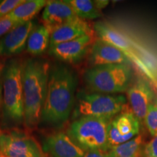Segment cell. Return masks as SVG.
<instances>
[{"label": "cell", "mask_w": 157, "mask_h": 157, "mask_svg": "<svg viewBox=\"0 0 157 157\" xmlns=\"http://www.w3.org/2000/svg\"><path fill=\"white\" fill-rule=\"evenodd\" d=\"M34 27L33 21L19 24L4 36L0 40V56H14L23 52Z\"/></svg>", "instance_id": "5bb4252c"}, {"label": "cell", "mask_w": 157, "mask_h": 157, "mask_svg": "<svg viewBox=\"0 0 157 157\" xmlns=\"http://www.w3.org/2000/svg\"><path fill=\"white\" fill-rule=\"evenodd\" d=\"M76 86V74L67 66L58 64L50 70L41 117L43 122L58 127L68 120L74 106Z\"/></svg>", "instance_id": "6da1fadb"}, {"label": "cell", "mask_w": 157, "mask_h": 157, "mask_svg": "<svg viewBox=\"0 0 157 157\" xmlns=\"http://www.w3.org/2000/svg\"><path fill=\"white\" fill-rule=\"evenodd\" d=\"M4 66H3V65L0 64V77H1L2 74V71H3Z\"/></svg>", "instance_id": "4316f807"}, {"label": "cell", "mask_w": 157, "mask_h": 157, "mask_svg": "<svg viewBox=\"0 0 157 157\" xmlns=\"http://www.w3.org/2000/svg\"><path fill=\"white\" fill-rule=\"evenodd\" d=\"M126 105V98L123 95L99 93H78L73 117L78 119L82 117H94L112 119L124 111Z\"/></svg>", "instance_id": "8992f818"}, {"label": "cell", "mask_w": 157, "mask_h": 157, "mask_svg": "<svg viewBox=\"0 0 157 157\" xmlns=\"http://www.w3.org/2000/svg\"><path fill=\"white\" fill-rule=\"evenodd\" d=\"M79 18L72 7L65 1H48L43 10L42 20L43 25L51 33L61 25Z\"/></svg>", "instance_id": "7c38bea8"}, {"label": "cell", "mask_w": 157, "mask_h": 157, "mask_svg": "<svg viewBox=\"0 0 157 157\" xmlns=\"http://www.w3.org/2000/svg\"><path fill=\"white\" fill-rule=\"evenodd\" d=\"M50 71V65L42 59L29 58L23 63L24 121L28 127H33L41 119Z\"/></svg>", "instance_id": "7a4b0ae2"}, {"label": "cell", "mask_w": 157, "mask_h": 157, "mask_svg": "<svg viewBox=\"0 0 157 157\" xmlns=\"http://www.w3.org/2000/svg\"><path fill=\"white\" fill-rule=\"evenodd\" d=\"M68 3L76 15L82 20H93L102 16L101 10L97 1L91 0H64Z\"/></svg>", "instance_id": "ffe728a7"}, {"label": "cell", "mask_w": 157, "mask_h": 157, "mask_svg": "<svg viewBox=\"0 0 157 157\" xmlns=\"http://www.w3.org/2000/svg\"><path fill=\"white\" fill-rule=\"evenodd\" d=\"M47 2L45 0H24L8 16L18 24L30 22L41 10L44 8Z\"/></svg>", "instance_id": "e0dca14e"}, {"label": "cell", "mask_w": 157, "mask_h": 157, "mask_svg": "<svg viewBox=\"0 0 157 157\" xmlns=\"http://www.w3.org/2000/svg\"><path fill=\"white\" fill-rule=\"evenodd\" d=\"M144 122L149 132L153 136L157 135V98H155L149 107L145 117Z\"/></svg>", "instance_id": "44dd1931"}, {"label": "cell", "mask_w": 157, "mask_h": 157, "mask_svg": "<svg viewBox=\"0 0 157 157\" xmlns=\"http://www.w3.org/2000/svg\"><path fill=\"white\" fill-rule=\"evenodd\" d=\"M111 119L94 117H82L71 124L68 135L84 151L101 150L108 151V127Z\"/></svg>", "instance_id": "5b68a950"}, {"label": "cell", "mask_w": 157, "mask_h": 157, "mask_svg": "<svg viewBox=\"0 0 157 157\" xmlns=\"http://www.w3.org/2000/svg\"><path fill=\"white\" fill-rule=\"evenodd\" d=\"M2 87L1 84H0V112H1L2 104Z\"/></svg>", "instance_id": "484cf974"}, {"label": "cell", "mask_w": 157, "mask_h": 157, "mask_svg": "<svg viewBox=\"0 0 157 157\" xmlns=\"http://www.w3.org/2000/svg\"><path fill=\"white\" fill-rule=\"evenodd\" d=\"M140 122L134 113L122 111L111 119L108 127L110 148L132 140L140 132Z\"/></svg>", "instance_id": "9c48e42d"}, {"label": "cell", "mask_w": 157, "mask_h": 157, "mask_svg": "<svg viewBox=\"0 0 157 157\" xmlns=\"http://www.w3.org/2000/svg\"><path fill=\"white\" fill-rule=\"evenodd\" d=\"M24 0H4L0 2V18L7 15Z\"/></svg>", "instance_id": "7402d4cb"}, {"label": "cell", "mask_w": 157, "mask_h": 157, "mask_svg": "<svg viewBox=\"0 0 157 157\" xmlns=\"http://www.w3.org/2000/svg\"><path fill=\"white\" fill-rule=\"evenodd\" d=\"M127 98L132 113L137 119L144 121L147 111L155 100V93L148 80L138 77L127 90Z\"/></svg>", "instance_id": "30bf717a"}, {"label": "cell", "mask_w": 157, "mask_h": 157, "mask_svg": "<svg viewBox=\"0 0 157 157\" xmlns=\"http://www.w3.org/2000/svg\"><path fill=\"white\" fill-rule=\"evenodd\" d=\"M19 24L8 16V15L0 18V37L5 36L12 29Z\"/></svg>", "instance_id": "603a6c76"}, {"label": "cell", "mask_w": 157, "mask_h": 157, "mask_svg": "<svg viewBox=\"0 0 157 157\" xmlns=\"http://www.w3.org/2000/svg\"><path fill=\"white\" fill-rule=\"evenodd\" d=\"M90 62L93 66L109 64H127L131 61L125 53L117 47L98 39L90 49Z\"/></svg>", "instance_id": "4fadbf2b"}, {"label": "cell", "mask_w": 157, "mask_h": 157, "mask_svg": "<svg viewBox=\"0 0 157 157\" xmlns=\"http://www.w3.org/2000/svg\"><path fill=\"white\" fill-rule=\"evenodd\" d=\"M94 42V35H85L69 42L50 47L49 53L63 62L75 64L84 58Z\"/></svg>", "instance_id": "8fae6325"}, {"label": "cell", "mask_w": 157, "mask_h": 157, "mask_svg": "<svg viewBox=\"0 0 157 157\" xmlns=\"http://www.w3.org/2000/svg\"><path fill=\"white\" fill-rule=\"evenodd\" d=\"M44 148L50 157H84L85 151L68 135L57 132L47 137Z\"/></svg>", "instance_id": "9a60e30c"}, {"label": "cell", "mask_w": 157, "mask_h": 157, "mask_svg": "<svg viewBox=\"0 0 157 157\" xmlns=\"http://www.w3.org/2000/svg\"><path fill=\"white\" fill-rule=\"evenodd\" d=\"M143 137L138 135L132 140L114 146L109 150L111 157H144Z\"/></svg>", "instance_id": "d6986e66"}, {"label": "cell", "mask_w": 157, "mask_h": 157, "mask_svg": "<svg viewBox=\"0 0 157 157\" xmlns=\"http://www.w3.org/2000/svg\"><path fill=\"white\" fill-rule=\"evenodd\" d=\"M0 157H44V154L34 137L12 131L0 134Z\"/></svg>", "instance_id": "52a82bcc"}, {"label": "cell", "mask_w": 157, "mask_h": 157, "mask_svg": "<svg viewBox=\"0 0 157 157\" xmlns=\"http://www.w3.org/2000/svg\"><path fill=\"white\" fill-rule=\"evenodd\" d=\"M94 30L98 35L99 39L117 47L128 57L131 61L140 67L147 75L152 76V73L143 63L142 59L137 52L134 45L126 36L120 32L112 25L105 22H97L94 24Z\"/></svg>", "instance_id": "ba28073f"}, {"label": "cell", "mask_w": 157, "mask_h": 157, "mask_svg": "<svg viewBox=\"0 0 157 157\" xmlns=\"http://www.w3.org/2000/svg\"><path fill=\"white\" fill-rule=\"evenodd\" d=\"M144 157H157V135L153 136L151 140L143 148Z\"/></svg>", "instance_id": "cb8c5ba5"}, {"label": "cell", "mask_w": 157, "mask_h": 157, "mask_svg": "<svg viewBox=\"0 0 157 157\" xmlns=\"http://www.w3.org/2000/svg\"><path fill=\"white\" fill-rule=\"evenodd\" d=\"M2 2V1H0V2Z\"/></svg>", "instance_id": "83f0119b"}, {"label": "cell", "mask_w": 157, "mask_h": 157, "mask_svg": "<svg viewBox=\"0 0 157 157\" xmlns=\"http://www.w3.org/2000/svg\"><path fill=\"white\" fill-rule=\"evenodd\" d=\"M94 35V31L84 20L77 18L61 25L51 33L50 47L79 38Z\"/></svg>", "instance_id": "2e32d148"}, {"label": "cell", "mask_w": 157, "mask_h": 157, "mask_svg": "<svg viewBox=\"0 0 157 157\" xmlns=\"http://www.w3.org/2000/svg\"><path fill=\"white\" fill-rule=\"evenodd\" d=\"M84 157H111L110 155L109 151L101 150H91L85 151Z\"/></svg>", "instance_id": "d4e9b609"}, {"label": "cell", "mask_w": 157, "mask_h": 157, "mask_svg": "<svg viewBox=\"0 0 157 157\" xmlns=\"http://www.w3.org/2000/svg\"><path fill=\"white\" fill-rule=\"evenodd\" d=\"M51 32L44 25H37L31 31L27 42V51L31 55L39 56L50 48Z\"/></svg>", "instance_id": "ac0fdd59"}, {"label": "cell", "mask_w": 157, "mask_h": 157, "mask_svg": "<svg viewBox=\"0 0 157 157\" xmlns=\"http://www.w3.org/2000/svg\"><path fill=\"white\" fill-rule=\"evenodd\" d=\"M132 78V71L127 64L96 66L84 73V79L90 90L99 93H119L127 91Z\"/></svg>", "instance_id": "3957f363"}, {"label": "cell", "mask_w": 157, "mask_h": 157, "mask_svg": "<svg viewBox=\"0 0 157 157\" xmlns=\"http://www.w3.org/2000/svg\"><path fill=\"white\" fill-rule=\"evenodd\" d=\"M22 68L19 60L11 59L6 63L2 74L4 113L15 122L24 121Z\"/></svg>", "instance_id": "277c9868"}]
</instances>
